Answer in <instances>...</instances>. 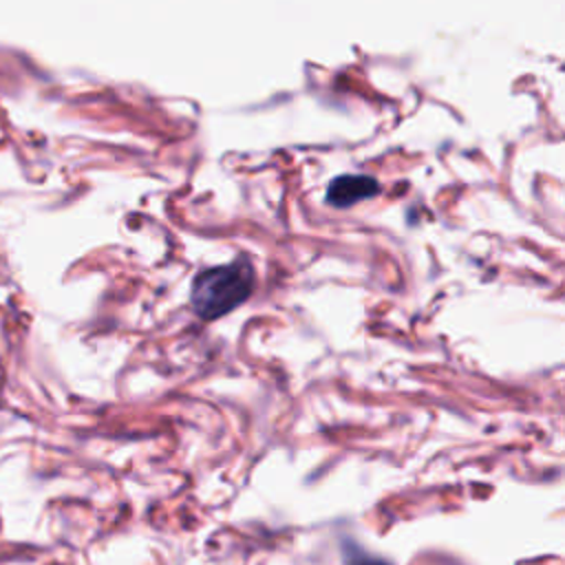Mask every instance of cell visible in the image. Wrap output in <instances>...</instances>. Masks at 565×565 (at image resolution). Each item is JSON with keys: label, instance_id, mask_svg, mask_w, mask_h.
<instances>
[{"label": "cell", "instance_id": "3", "mask_svg": "<svg viewBox=\"0 0 565 565\" xmlns=\"http://www.w3.org/2000/svg\"><path fill=\"white\" fill-rule=\"evenodd\" d=\"M344 563L347 565H388L384 563L382 558H375V556H369L366 552H362L360 547H344Z\"/></svg>", "mask_w": 565, "mask_h": 565}, {"label": "cell", "instance_id": "2", "mask_svg": "<svg viewBox=\"0 0 565 565\" xmlns=\"http://www.w3.org/2000/svg\"><path fill=\"white\" fill-rule=\"evenodd\" d=\"M380 192V183L369 174H340L327 185V203L333 207H351Z\"/></svg>", "mask_w": 565, "mask_h": 565}, {"label": "cell", "instance_id": "1", "mask_svg": "<svg viewBox=\"0 0 565 565\" xmlns=\"http://www.w3.org/2000/svg\"><path fill=\"white\" fill-rule=\"evenodd\" d=\"M256 287V274L247 258L203 269L192 287L190 302L199 318L216 320L241 307Z\"/></svg>", "mask_w": 565, "mask_h": 565}]
</instances>
